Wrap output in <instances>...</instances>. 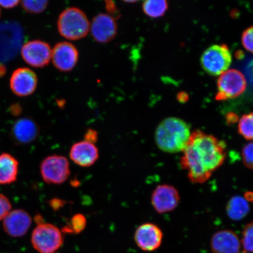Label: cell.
Here are the masks:
<instances>
[{"label": "cell", "instance_id": "cell-1", "mask_svg": "<svg viewBox=\"0 0 253 253\" xmlns=\"http://www.w3.org/2000/svg\"><path fill=\"white\" fill-rule=\"evenodd\" d=\"M182 153L180 166L187 170L190 181L203 183L223 164L227 155L226 145L212 135L195 130L190 135Z\"/></svg>", "mask_w": 253, "mask_h": 253}, {"label": "cell", "instance_id": "cell-2", "mask_svg": "<svg viewBox=\"0 0 253 253\" xmlns=\"http://www.w3.org/2000/svg\"><path fill=\"white\" fill-rule=\"evenodd\" d=\"M191 134L187 123L181 119L169 118L157 126L155 140L161 151L177 153L184 150Z\"/></svg>", "mask_w": 253, "mask_h": 253}, {"label": "cell", "instance_id": "cell-3", "mask_svg": "<svg viewBox=\"0 0 253 253\" xmlns=\"http://www.w3.org/2000/svg\"><path fill=\"white\" fill-rule=\"evenodd\" d=\"M90 22L86 14L77 7L65 9L59 15L57 27L65 39L77 41L84 39L90 31Z\"/></svg>", "mask_w": 253, "mask_h": 253}, {"label": "cell", "instance_id": "cell-4", "mask_svg": "<svg viewBox=\"0 0 253 253\" xmlns=\"http://www.w3.org/2000/svg\"><path fill=\"white\" fill-rule=\"evenodd\" d=\"M31 243L41 253H54L63 245L62 232L52 224H38L32 233Z\"/></svg>", "mask_w": 253, "mask_h": 253}, {"label": "cell", "instance_id": "cell-5", "mask_svg": "<svg viewBox=\"0 0 253 253\" xmlns=\"http://www.w3.org/2000/svg\"><path fill=\"white\" fill-rule=\"evenodd\" d=\"M232 62L229 47L225 44L213 45L206 49L202 55V68L209 75L220 76L228 70Z\"/></svg>", "mask_w": 253, "mask_h": 253}, {"label": "cell", "instance_id": "cell-6", "mask_svg": "<svg viewBox=\"0 0 253 253\" xmlns=\"http://www.w3.org/2000/svg\"><path fill=\"white\" fill-rule=\"evenodd\" d=\"M40 169L42 179L48 184H62L71 174L69 161L59 155L46 157L41 163Z\"/></svg>", "mask_w": 253, "mask_h": 253}, {"label": "cell", "instance_id": "cell-7", "mask_svg": "<svg viewBox=\"0 0 253 253\" xmlns=\"http://www.w3.org/2000/svg\"><path fill=\"white\" fill-rule=\"evenodd\" d=\"M246 87V79L241 72L237 69L227 70L218 79L216 100L235 99L244 93Z\"/></svg>", "mask_w": 253, "mask_h": 253}, {"label": "cell", "instance_id": "cell-8", "mask_svg": "<svg viewBox=\"0 0 253 253\" xmlns=\"http://www.w3.org/2000/svg\"><path fill=\"white\" fill-rule=\"evenodd\" d=\"M21 56L28 65L42 68L51 61L52 49L48 43L43 41H31L22 47Z\"/></svg>", "mask_w": 253, "mask_h": 253}, {"label": "cell", "instance_id": "cell-9", "mask_svg": "<svg viewBox=\"0 0 253 253\" xmlns=\"http://www.w3.org/2000/svg\"><path fill=\"white\" fill-rule=\"evenodd\" d=\"M51 59L53 65L59 71L70 72L77 64L79 51L72 43L59 42L52 49Z\"/></svg>", "mask_w": 253, "mask_h": 253}, {"label": "cell", "instance_id": "cell-10", "mask_svg": "<svg viewBox=\"0 0 253 253\" xmlns=\"http://www.w3.org/2000/svg\"><path fill=\"white\" fill-rule=\"evenodd\" d=\"M90 31L96 42L105 43L116 37L118 34V24L112 16L101 13L93 18L90 24Z\"/></svg>", "mask_w": 253, "mask_h": 253}, {"label": "cell", "instance_id": "cell-11", "mask_svg": "<svg viewBox=\"0 0 253 253\" xmlns=\"http://www.w3.org/2000/svg\"><path fill=\"white\" fill-rule=\"evenodd\" d=\"M179 201L178 191L169 185H158L151 196V204L159 213L169 212L175 210Z\"/></svg>", "mask_w": 253, "mask_h": 253}, {"label": "cell", "instance_id": "cell-12", "mask_svg": "<svg viewBox=\"0 0 253 253\" xmlns=\"http://www.w3.org/2000/svg\"><path fill=\"white\" fill-rule=\"evenodd\" d=\"M38 86L37 75L31 69L21 68L12 73L10 79V88L18 96H30L35 92Z\"/></svg>", "mask_w": 253, "mask_h": 253}, {"label": "cell", "instance_id": "cell-13", "mask_svg": "<svg viewBox=\"0 0 253 253\" xmlns=\"http://www.w3.org/2000/svg\"><path fill=\"white\" fill-rule=\"evenodd\" d=\"M163 238V234L160 227L151 223L141 224L134 235L136 244L145 252H153L159 248Z\"/></svg>", "mask_w": 253, "mask_h": 253}, {"label": "cell", "instance_id": "cell-14", "mask_svg": "<svg viewBox=\"0 0 253 253\" xmlns=\"http://www.w3.org/2000/svg\"><path fill=\"white\" fill-rule=\"evenodd\" d=\"M40 128L33 119L24 118L18 119L12 126L11 137L17 145H27L37 140L39 137Z\"/></svg>", "mask_w": 253, "mask_h": 253}, {"label": "cell", "instance_id": "cell-15", "mask_svg": "<svg viewBox=\"0 0 253 253\" xmlns=\"http://www.w3.org/2000/svg\"><path fill=\"white\" fill-rule=\"evenodd\" d=\"M32 217L23 210L12 211L3 219V228L6 233L13 237L23 236L30 229Z\"/></svg>", "mask_w": 253, "mask_h": 253}, {"label": "cell", "instance_id": "cell-16", "mask_svg": "<svg viewBox=\"0 0 253 253\" xmlns=\"http://www.w3.org/2000/svg\"><path fill=\"white\" fill-rule=\"evenodd\" d=\"M69 156L71 160L82 167H90L99 159V152L95 144L85 140L72 145Z\"/></svg>", "mask_w": 253, "mask_h": 253}, {"label": "cell", "instance_id": "cell-17", "mask_svg": "<svg viewBox=\"0 0 253 253\" xmlns=\"http://www.w3.org/2000/svg\"><path fill=\"white\" fill-rule=\"evenodd\" d=\"M211 246L213 253H240L241 242L233 231L223 230L214 234Z\"/></svg>", "mask_w": 253, "mask_h": 253}, {"label": "cell", "instance_id": "cell-18", "mask_svg": "<svg viewBox=\"0 0 253 253\" xmlns=\"http://www.w3.org/2000/svg\"><path fill=\"white\" fill-rule=\"evenodd\" d=\"M19 163L11 154H0V185H9L17 179Z\"/></svg>", "mask_w": 253, "mask_h": 253}, {"label": "cell", "instance_id": "cell-19", "mask_svg": "<svg viewBox=\"0 0 253 253\" xmlns=\"http://www.w3.org/2000/svg\"><path fill=\"white\" fill-rule=\"evenodd\" d=\"M250 211L249 202L240 196L231 198L226 206V213L230 219L241 220Z\"/></svg>", "mask_w": 253, "mask_h": 253}, {"label": "cell", "instance_id": "cell-20", "mask_svg": "<svg viewBox=\"0 0 253 253\" xmlns=\"http://www.w3.org/2000/svg\"><path fill=\"white\" fill-rule=\"evenodd\" d=\"M169 3L166 0H147L142 4L144 13L153 18L162 17L166 13Z\"/></svg>", "mask_w": 253, "mask_h": 253}, {"label": "cell", "instance_id": "cell-21", "mask_svg": "<svg viewBox=\"0 0 253 253\" xmlns=\"http://www.w3.org/2000/svg\"><path fill=\"white\" fill-rule=\"evenodd\" d=\"M87 220L84 215L78 213L73 216L68 225L63 227L62 232L69 234H78L83 232L86 227Z\"/></svg>", "mask_w": 253, "mask_h": 253}, {"label": "cell", "instance_id": "cell-22", "mask_svg": "<svg viewBox=\"0 0 253 253\" xmlns=\"http://www.w3.org/2000/svg\"><path fill=\"white\" fill-rule=\"evenodd\" d=\"M253 113L243 115L239 120L238 126L239 134L246 139L247 140H253Z\"/></svg>", "mask_w": 253, "mask_h": 253}, {"label": "cell", "instance_id": "cell-23", "mask_svg": "<svg viewBox=\"0 0 253 253\" xmlns=\"http://www.w3.org/2000/svg\"><path fill=\"white\" fill-rule=\"evenodd\" d=\"M22 7L25 11L31 14H40L45 11L48 5V1L45 0L41 1H22Z\"/></svg>", "mask_w": 253, "mask_h": 253}, {"label": "cell", "instance_id": "cell-24", "mask_svg": "<svg viewBox=\"0 0 253 253\" xmlns=\"http://www.w3.org/2000/svg\"><path fill=\"white\" fill-rule=\"evenodd\" d=\"M253 224L251 222L247 224L243 232L241 245L243 246V253L253 252Z\"/></svg>", "mask_w": 253, "mask_h": 253}, {"label": "cell", "instance_id": "cell-25", "mask_svg": "<svg viewBox=\"0 0 253 253\" xmlns=\"http://www.w3.org/2000/svg\"><path fill=\"white\" fill-rule=\"evenodd\" d=\"M253 144L251 141L242 150V158L244 165L250 169H253Z\"/></svg>", "mask_w": 253, "mask_h": 253}, {"label": "cell", "instance_id": "cell-26", "mask_svg": "<svg viewBox=\"0 0 253 253\" xmlns=\"http://www.w3.org/2000/svg\"><path fill=\"white\" fill-rule=\"evenodd\" d=\"M253 27L247 28L242 36V43L245 48L250 52H253Z\"/></svg>", "mask_w": 253, "mask_h": 253}, {"label": "cell", "instance_id": "cell-27", "mask_svg": "<svg viewBox=\"0 0 253 253\" xmlns=\"http://www.w3.org/2000/svg\"><path fill=\"white\" fill-rule=\"evenodd\" d=\"M12 205L9 199L5 195L0 194V221L4 219L10 212Z\"/></svg>", "mask_w": 253, "mask_h": 253}, {"label": "cell", "instance_id": "cell-28", "mask_svg": "<svg viewBox=\"0 0 253 253\" xmlns=\"http://www.w3.org/2000/svg\"><path fill=\"white\" fill-rule=\"evenodd\" d=\"M84 140L95 144L98 140L97 132L93 129H88L86 133L84 134Z\"/></svg>", "mask_w": 253, "mask_h": 253}, {"label": "cell", "instance_id": "cell-29", "mask_svg": "<svg viewBox=\"0 0 253 253\" xmlns=\"http://www.w3.org/2000/svg\"><path fill=\"white\" fill-rule=\"evenodd\" d=\"M66 204L65 201L61 199L53 198L49 202L50 207L54 211H58L61 209Z\"/></svg>", "mask_w": 253, "mask_h": 253}, {"label": "cell", "instance_id": "cell-30", "mask_svg": "<svg viewBox=\"0 0 253 253\" xmlns=\"http://www.w3.org/2000/svg\"><path fill=\"white\" fill-rule=\"evenodd\" d=\"M106 2V8L107 9L108 14L112 16L115 18V15L118 13V8H117L115 2L112 1H107Z\"/></svg>", "mask_w": 253, "mask_h": 253}, {"label": "cell", "instance_id": "cell-31", "mask_svg": "<svg viewBox=\"0 0 253 253\" xmlns=\"http://www.w3.org/2000/svg\"><path fill=\"white\" fill-rule=\"evenodd\" d=\"M9 112L13 116H18L21 115L22 107L20 104L17 103L12 104V105L9 107Z\"/></svg>", "mask_w": 253, "mask_h": 253}, {"label": "cell", "instance_id": "cell-32", "mask_svg": "<svg viewBox=\"0 0 253 253\" xmlns=\"http://www.w3.org/2000/svg\"><path fill=\"white\" fill-rule=\"evenodd\" d=\"M20 2V1H0V6L5 8H12Z\"/></svg>", "mask_w": 253, "mask_h": 253}, {"label": "cell", "instance_id": "cell-33", "mask_svg": "<svg viewBox=\"0 0 253 253\" xmlns=\"http://www.w3.org/2000/svg\"><path fill=\"white\" fill-rule=\"evenodd\" d=\"M238 116L235 113H229L226 116L227 122L230 125L233 124V123L237 122L238 121Z\"/></svg>", "mask_w": 253, "mask_h": 253}, {"label": "cell", "instance_id": "cell-34", "mask_svg": "<svg viewBox=\"0 0 253 253\" xmlns=\"http://www.w3.org/2000/svg\"><path fill=\"white\" fill-rule=\"evenodd\" d=\"M177 98H178L179 102L181 103H185L187 102L189 99L188 94L185 92L178 93V97H177Z\"/></svg>", "mask_w": 253, "mask_h": 253}, {"label": "cell", "instance_id": "cell-35", "mask_svg": "<svg viewBox=\"0 0 253 253\" xmlns=\"http://www.w3.org/2000/svg\"><path fill=\"white\" fill-rule=\"evenodd\" d=\"M6 73H7V68H6L4 65L0 63V78L4 77Z\"/></svg>", "mask_w": 253, "mask_h": 253}, {"label": "cell", "instance_id": "cell-36", "mask_svg": "<svg viewBox=\"0 0 253 253\" xmlns=\"http://www.w3.org/2000/svg\"><path fill=\"white\" fill-rule=\"evenodd\" d=\"M253 193L252 192H247L244 195V198L247 202H252L253 201Z\"/></svg>", "mask_w": 253, "mask_h": 253}, {"label": "cell", "instance_id": "cell-37", "mask_svg": "<svg viewBox=\"0 0 253 253\" xmlns=\"http://www.w3.org/2000/svg\"><path fill=\"white\" fill-rule=\"evenodd\" d=\"M0 15H1V10H0Z\"/></svg>", "mask_w": 253, "mask_h": 253}]
</instances>
